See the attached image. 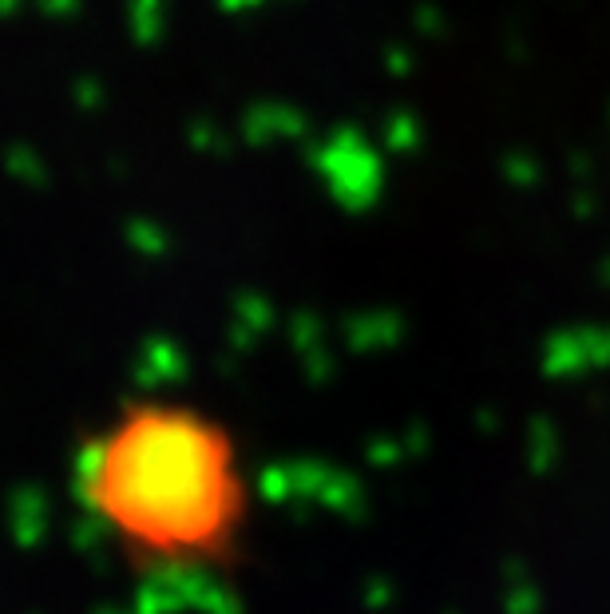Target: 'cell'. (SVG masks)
<instances>
[{
	"instance_id": "obj_1",
	"label": "cell",
	"mask_w": 610,
	"mask_h": 614,
	"mask_svg": "<svg viewBox=\"0 0 610 614\" xmlns=\"http://www.w3.org/2000/svg\"><path fill=\"white\" fill-rule=\"evenodd\" d=\"M72 496L139 579H226L254 543L258 476L238 428L183 393L123 397L80 436Z\"/></svg>"
}]
</instances>
